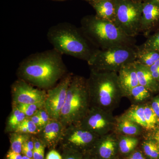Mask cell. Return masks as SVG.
Listing matches in <instances>:
<instances>
[{
  "label": "cell",
  "instance_id": "obj_1",
  "mask_svg": "<svg viewBox=\"0 0 159 159\" xmlns=\"http://www.w3.org/2000/svg\"><path fill=\"white\" fill-rule=\"evenodd\" d=\"M61 55L54 49L31 54L20 64L19 75L21 79L40 88L51 87L66 72Z\"/></svg>",
  "mask_w": 159,
  "mask_h": 159
},
{
  "label": "cell",
  "instance_id": "obj_2",
  "mask_svg": "<svg viewBox=\"0 0 159 159\" xmlns=\"http://www.w3.org/2000/svg\"><path fill=\"white\" fill-rule=\"evenodd\" d=\"M54 49L66 54L88 61L97 48L88 39L80 29L67 23L51 27L47 34Z\"/></svg>",
  "mask_w": 159,
  "mask_h": 159
},
{
  "label": "cell",
  "instance_id": "obj_3",
  "mask_svg": "<svg viewBox=\"0 0 159 159\" xmlns=\"http://www.w3.org/2000/svg\"><path fill=\"white\" fill-rule=\"evenodd\" d=\"M80 29L90 42L98 49L120 46H136L134 38L126 35L115 23L97 16L84 18Z\"/></svg>",
  "mask_w": 159,
  "mask_h": 159
},
{
  "label": "cell",
  "instance_id": "obj_4",
  "mask_svg": "<svg viewBox=\"0 0 159 159\" xmlns=\"http://www.w3.org/2000/svg\"><path fill=\"white\" fill-rule=\"evenodd\" d=\"M89 98L87 80L83 77H72L59 119L64 127L84 117L87 113Z\"/></svg>",
  "mask_w": 159,
  "mask_h": 159
},
{
  "label": "cell",
  "instance_id": "obj_5",
  "mask_svg": "<svg viewBox=\"0 0 159 159\" xmlns=\"http://www.w3.org/2000/svg\"><path fill=\"white\" fill-rule=\"evenodd\" d=\"M87 83L89 98L101 107L111 106L122 93L116 72L91 69Z\"/></svg>",
  "mask_w": 159,
  "mask_h": 159
},
{
  "label": "cell",
  "instance_id": "obj_6",
  "mask_svg": "<svg viewBox=\"0 0 159 159\" xmlns=\"http://www.w3.org/2000/svg\"><path fill=\"white\" fill-rule=\"evenodd\" d=\"M136 46H120L104 50L97 49L88 63L91 69L96 70L119 72L123 66L136 61Z\"/></svg>",
  "mask_w": 159,
  "mask_h": 159
},
{
  "label": "cell",
  "instance_id": "obj_7",
  "mask_svg": "<svg viewBox=\"0 0 159 159\" xmlns=\"http://www.w3.org/2000/svg\"><path fill=\"white\" fill-rule=\"evenodd\" d=\"M116 22L126 35L134 38L141 32L143 3L131 0H114Z\"/></svg>",
  "mask_w": 159,
  "mask_h": 159
},
{
  "label": "cell",
  "instance_id": "obj_8",
  "mask_svg": "<svg viewBox=\"0 0 159 159\" xmlns=\"http://www.w3.org/2000/svg\"><path fill=\"white\" fill-rule=\"evenodd\" d=\"M72 77L70 74L65 77L57 86L49 90L47 94L44 108L51 119L59 120Z\"/></svg>",
  "mask_w": 159,
  "mask_h": 159
},
{
  "label": "cell",
  "instance_id": "obj_9",
  "mask_svg": "<svg viewBox=\"0 0 159 159\" xmlns=\"http://www.w3.org/2000/svg\"><path fill=\"white\" fill-rule=\"evenodd\" d=\"M12 97L15 103L34 104L44 107L47 94L44 91L34 88L23 80L16 81L12 88Z\"/></svg>",
  "mask_w": 159,
  "mask_h": 159
},
{
  "label": "cell",
  "instance_id": "obj_10",
  "mask_svg": "<svg viewBox=\"0 0 159 159\" xmlns=\"http://www.w3.org/2000/svg\"><path fill=\"white\" fill-rule=\"evenodd\" d=\"M159 28V3L153 0H146L143 3L141 32L148 38L152 31Z\"/></svg>",
  "mask_w": 159,
  "mask_h": 159
},
{
  "label": "cell",
  "instance_id": "obj_11",
  "mask_svg": "<svg viewBox=\"0 0 159 159\" xmlns=\"http://www.w3.org/2000/svg\"><path fill=\"white\" fill-rule=\"evenodd\" d=\"M118 79L122 93L129 94L131 90L139 85L135 61L125 65L119 71Z\"/></svg>",
  "mask_w": 159,
  "mask_h": 159
},
{
  "label": "cell",
  "instance_id": "obj_12",
  "mask_svg": "<svg viewBox=\"0 0 159 159\" xmlns=\"http://www.w3.org/2000/svg\"><path fill=\"white\" fill-rule=\"evenodd\" d=\"M83 120V129L94 133H101L108 127L110 122L107 117L101 112L95 109L86 114Z\"/></svg>",
  "mask_w": 159,
  "mask_h": 159
},
{
  "label": "cell",
  "instance_id": "obj_13",
  "mask_svg": "<svg viewBox=\"0 0 159 159\" xmlns=\"http://www.w3.org/2000/svg\"><path fill=\"white\" fill-rule=\"evenodd\" d=\"M94 133L83 128L65 130L63 136L70 145L77 146H85L92 143L95 139Z\"/></svg>",
  "mask_w": 159,
  "mask_h": 159
},
{
  "label": "cell",
  "instance_id": "obj_14",
  "mask_svg": "<svg viewBox=\"0 0 159 159\" xmlns=\"http://www.w3.org/2000/svg\"><path fill=\"white\" fill-rule=\"evenodd\" d=\"M64 126L59 120L52 119L41 130L40 135L46 143L51 144L62 138Z\"/></svg>",
  "mask_w": 159,
  "mask_h": 159
},
{
  "label": "cell",
  "instance_id": "obj_15",
  "mask_svg": "<svg viewBox=\"0 0 159 159\" xmlns=\"http://www.w3.org/2000/svg\"><path fill=\"white\" fill-rule=\"evenodd\" d=\"M139 84L150 92L159 90V82L154 78L149 68L135 61Z\"/></svg>",
  "mask_w": 159,
  "mask_h": 159
},
{
  "label": "cell",
  "instance_id": "obj_16",
  "mask_svg": "<svg viewBox=\"0 0 159 159\" xmlns=\"http://www.w3.org/2000/svg\"><path fill=\"white\" fill-rule=\"evenodd\" d=\"M93 7L97 17L115 24L116 13L114 0L97 1Z\"/></svg>",
  "mask_w": 159,
  "mask_h": 159
},
{
  "label": "cell",
  "instance_id": "obj_17",
  "mask_svg": "<svg viewBox=\"0 0 159 159\" xmlns=\"http://www.w3.org/2000/svg\"><path fill=\"white\" fill-rule=\"evenodd\" d=\"M136 61L148 67L159 59V52L157 51L136 46Z\"/></svg>",
  "mask_w": 159,
  "mask_h": 159
},
{
  "label": "cell",
  "instance_id": "obj_18",
  "mask_svg": "<svg viewBox=\"0 0 159 159\" xmlns=\"http://www.w3.org/2000/svg\"><path fill=\"white\" fill-rule=\"evenodd\" d=\"M126 118L138 125L147 128L144 107L136 106L133 107L126 114Z\"/></svg>",
  "mask_w": 159,
  "mask_h": 159
},
{
  "label": "cell",
  "instance_id": "obj_19",
  "mask_svg": "<svg viewBox=\"0 0 159 159\" xmlns=\"http://www.w3.org/2000/svg\"><path fill=\"white\" fill-rule=\"evenodd\" d=\"M116 144L111 138H107L101 142L99 147V156L103 159H109L115 154Z\"/></svg>",
  "mask_w": 159,
  "mask_h": 159
},
{
  "label": "cell",
  "instance_id": "obj_20",
  "mask_svg": "<svg viewBox=\"0 0 159 159\" xmlns=\"http://www.w3.org/2000/svg\"><path fill=\"white\" fill-rule=\"evenodd\" d=\"M119 129L122 133L129 135H136L140 131L136 123L126 118L122 119L119 122Z\"/></svg>",
  "mask_w": 159,
  "mask_h": 159
},
{
  "label": "cell",
  "instance_id": "obj_21",
  "mask_svg": "<svg viewBox=\"0 0 159 159\" xmlns=\"http://www.w3.org/2000/svg\"><path fill=\"white\" fill-rule=\"evenodd\" d=\"M26 117H27L25 114L19 110L16 107H15L8 121V127L9 129L16 130Z\"/></svg>",
  "mask_w": 159,
  "mask_h": 159
},
{
  "label": "cell",
  "instance_id": "obj_22",
  "mask_svg": "<svg viewBox=\"0 0 159 159\" xmlns=\"http://www.w3.org/2000/svg\"><path fill=\"white\" fill-rule=\"evenodd\" d=\"M29 139V137L22 134H13L11 139V150L17 153H20L22 150L23 145Z\"/></svg>",
  "mask_w": 159,
  "mask_h": 159
},
{
  "label": "cell",
  "instance_id": "obj_23",
  "mask_svg": "<svg viewBox=\"0 0 159 159\" xmlns=\"http://www.w3.org/2000/svg\"><path fill=\"white\" fill-rule=\"evenodd\" d=\"M138 143V140L135 138L130 137L122 138L119 144L120 151L122 153H129L136 147Z\"/></svg>",
  "mask_w": 159,
  "mask_h": 159
},
{
  "label": "cell",
  "instance_id": "obj_24",
  "mask_svg": "<svg viewBox=\"0 0 159 159\" xmlns=\"http://www.w3.org/2000/svg\"><path fill=\"white\" fill-rule=\"evenodd\" d=\"M140 47L159 52V29L154 34L148 36L145 42Z\"/></svg>",
  "mask_w": 159,
  "mask_h": 159
},
{
  "label": "cell",
  "instance_id": "obj_25",
  "mask_svg": "<svg viewBox=\"0 0 159 159\" xmlns=\"http://www.w3.org/2000/svg\"><path fill=\"white\" fill-rule=\"evenodd\" d=\"M150 92L145 87L139 84L131 90L129 95L137 101H142L150 96Z\"/></svg>",
  "mask_w": 159,
  "mask_h": 159
},
{
  "label": "cell",
  "instance_id": "obj_26",
  "mask_svg": "<svg viewBox=\"0 0 159 159\" xmlns=\"http://www.w3.org/2000/svg\"><path fill=\"white\" fill-rule=\"evenodd\" d=\"M143 149L148 157L151 159H159V147L154 142L151 141L145 142Z\"/></svg>",
  "mask_w": 159,
  "mask_h": 159
},
{
  "label": "cell",
  "instance_id": "obj_27",
  "mask_svg": "<svg viewBox=\"0 0 159 159\" xmlns=\"http://www.w3.org/2000/svg\"><path fill=\"white\" fill-rule=\"evenodd\" d=\"M16 107L26 115L27 117H31L35 115L40 109L39 106L34 104L16 103Z\"/></svg>",
  "mask_w": 159,
  "mask_h": 159
},
{
  "label": "cell",
  "instance_id": "obj_28",
  "mask_svg": "<svg viewBox=\"0 0 159 159\" xmlns=\"http://www.w3.org/2000/svg\"><path fill=\"white\" fill-rule=\"evenodd\" d=\"M145 120L147 124V128L152 129L155 127L157 122L158 117L152 107L149 106L144 107Z\"/></svg>",
  "mask_w": 159,
  "mask_h": 159
},
{
  "label": "cell",
  "instance_id": "obj_29",
  "mask_svg": "<svg viewBox=\"0 0 159 159\" xmlns=\"http://www.w3.org/2000/svg\"><path fill=\"white\" fill-rule=\"evenodd\" d=\"M21 123L27 127L29 131V133L37 134L41 131V129L34 124L29 117H26Z\"/></svg>",
  "mask_w": 159,
  "mask_h": 159
},
{
  "label": "cell",
  "instance_id": "obj_30",
  "mask_svg": "<svg viewBox=\"0 0 159 159\" xmlns=\"http://www.w3.org/2000/svg\"><path fill=\"white\" fill-rule=\"evenodd\" d=\"M37 113L39 114L42 121L44 127L51 121V118L45 109H43V108L40 109L38 111Z\"/></svg>",
  "mask_w": 159,
  "mask_h": 159
},
{
  "label": "cell",
  "instance_id": "obj_31",
  "mask_svg": "<svg viewBox=\"0 0 159 159\" xmlns=\"http://www.w3.org/2000/svg\"><path fill=\"white\" fill-rule=\"evenodd\" d=\"M149 68L154 78L159 82V59Z\"/></svg>",
  "mask_w": 159,
  "mask_h": 159
},
{
  "label": "cell",
  "instance_id": "obj_32",
  "mask_svg": "<svg viewBox=\"0 0 159 159\" xmlns=\"http://www.w3.org/2000/svg\"><path fill=\"white\" fill-rule=\"evenodd\" d=\"M31 120L33 121L34 124H35L41 130L43 128V125L42 121L41 119L39 114L36 113L35 115L32 116L31 117Z\"/></svg>",
  "mask_w": 159,
  "mask_h": 159
},
{
  "label": "cell",
  "instance_id": "obj_33",
  "mask_svg": "<svg viewBox=\"0 0 159 159\" xmlns=\"http://www.w3.org/2000/svg\"><path fill=\"white\" fill-rule=\"evenodd\" d=\"M63 159H81V157L78 152L71 150L66 152Z\"/></svg>",
  "mask_w": 159,
  "mask_h": 159
},
{
  "label": "cell",
  "instance_id": "obj_34",
  "mask_svg": "<svg viewBox=\"0 0 159 159\" xmlns=\"http://www.w3.org/2000/svg\"><path fill=\"white\" fill-rule=\"evenodd\" d=\"M46 159H63L61 155L57 151L52 150L47 154Z\"/></svg>",
  "mask_w": 159,
  "mask_h": 159
},
{
  "label": "cell",
  "instance_id": "obj_35",
  "mask_svg": "<svg viewBox=\"0 0 159 159\" xmlns=\"http://www.w3.org/2000/svg\"><path fill=\"white\" fill-rule=\"evenodd\" d=\"M6 158L7 159H22L23 156L20 153H17L11 150L8 152Z\"/></svg>",
  "mask_w": 159,
  "mask_h": 159
},
{
  "label": "cell",
  "instance_id": "obj_36",
  "mask_svg": "<svg viewBox=\"0 0 159 159\" xmlns=\"http://www.w3.org/2000/svg\"><path fill=\"white\" fill-rule=\"evenodd\" d=\"M152 107L156 114L157 116L159 118V98L154 100L152 104Z\"/></svg>",
  "mask_w": 159,
  "mask_h": 159
},
{
  "label": "cell",
  "instance_id": "obj_37",
  "mask_svg": "<svg viewBox=\"0 0 159 159\" xmlns=\"http://www.w3.org/2000/svg\"><path fill=\"white\" fill-rule=\"evenodd\" d=\"M16 132L18 133L27 134L29 133V131L25 125L21 123L17 128L16 129Z\"/></svg>",
  "mask_w": 159,
  "mask_h": 159
},
{
  "label": "cell",
  "instance_id": "obj_38",
  "mask_svg": "<svg viewBox=\"0 0 159 159\" xmlns=\"http://www.w3.org/2000/svg\"><path fill=\"white\" fill-rule=\"evenodd\" d=\"M128 159H145V157L140 152L137 151L134 152L129 157Z\"/></svg>",
  "mask_w": 159,
  "mask_h": 159
},
{
  "label": "cell",
  "instance_id": "obj_39",
  "mask_svg": "<svg viewBox=\"0 0 159 159\" xmlns=\"http://www.w3.org/2000/svg\"><path fill=\"white\" fill-rule=\"evenodd\" d=\"M22 152L26 156L29 157L31 158H33V151L30 150V149L25 147V146L23 145Z\"/></svg>",
  "mask_w": 159,
  "mask_h": 159
},
{
  "label": "cell",
  "instance_id": "obj_40",
  "mask_svg": "<svg viewBox=\"0 0 159 159\" xmlns=\"http://www.w3.org/2000/svg\"><path fill=\"white\" fill-rule=\"evenodd\" d=\"M23 146H25V147L30 149V150L33 151L34 149V142L28 139L25 142L24 145H23Z\"/></svg>",
  "mask_w": 159,
  "mask_h": 159
},
{
  "label": "cell",
  "instance_id": "obj_41",
  "mask_svg": "<svg viewBox=\"0 0 159 159\" xmlns=\"http://www.w3.org/2000/svg\"><path fill=\"white\" fill-rule=\"evenodd\" d=\"M44 148L42 143L39 141L36 140L34 142V149L38 151H40L43 148Z\"/></svg>",
  "mask_w": 159,
  "mask_h": 159
},
{
  "label": "cell",
  "instance_id": "obj_42",
  "mask_svg": "<svg viewBox=\"0 0 159 159\" xmlns=\"http://www.w3.org/2000/svg\"><path fill=\"white\" fill-rule=\"evenodd\" d=\"M39 151L33 150V158L34 159H39Z\"/></svg>",
  "mask_w": 159,
  "mask_h": 159
},
{
  "label": "cell",
  "instance_id": "obj_43",
  "mask_svg": "<svg viewBox=\"0 0 159 159\" xmlns=\"http://www.w3.org/2000/svg\"><path fill=\"white\" fill-rule=\"evenodd\" d=\"M44 148L39 151V159H44Z\"/></svg>",
  "mask_w": 159,
  "mask_h": 159
},
{
  "label": "cell",
  "instance_id": "obj_44",
  "mask_svg": "<svg viewBox=\"0 0 159 159\" xmlns=\"http://www.w3.org/2000/svg\"><path fill=\"white\" fill-rule=\"evenodd\" d=\"M156 139L157 142H158V144L159 147V132L157 134L156 137Z\"/></svg>",
  "mask_w": 159,
  "mask_h": 159
},
{
  "label": "cell",
  "instance_id": "obj_45",
  "mask_svg": "<svg viewBox=\"0 0 159 159\" xmlns=\"http://www.w3.org/2000/svg\"><path fill=\"white\" fill-rule=\"evenodd\" d=\"M22 159H32L31 158L29 157L26 156H23Z\"/></svg>",
  "mask_w": 159,
  "mask_h": 159
},
{
  "label": "cell",
  "instance_id": "obj_46",
  "mask_svg": "<svg viewBox=\"0 0 159 159\" xmlns=\"http://www.w3.org/2000/svg\"><path fill=\"white\" fill-rule=\"evenodd\" d=\"M153 1L157 2L159 3V0H153Z\"/></svg>",
  "mask_w": 159,
  "mask_h": 159
},
{
  "label": "cell",
  "instance_id": "obj_47",
  "mask_svg": "<svg viewBox=\"0 0 159 159\" xmlns=\"http://www.w3.org/2000/svg\"><path fill=\"white\" fill-rule=\"evenodd\" d=\"M131 1H134V2H138L137 0H131Z\"/></svg>",
  "mask_w": 159,
  "mask_h": 159
},
{
  "label": "cell",
  "instance_id": "obj_48",
  "mask_svg": "<svg viewBox=\"0 0 159 159\" xmlns=\"http://www.w3.org/2000/svg\"><path fill=\"white\" fill-rule=\"evenodd\" d=\"M94 1H96V2H97V1H103V0H94Z\"/></svg>",
  "mask_w": 159,
  "mask_h": 159
}]
</instances>
